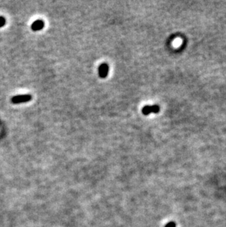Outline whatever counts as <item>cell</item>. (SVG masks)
Instances as JSON below:
<instances>
[{
  "label": "cell",
  "instance_id": "cell-1",
  "mask_svg": "<svg viewBox=\"0 0 226 227\" xmlns=\"http://www.w3.org/2000/svg\"><path fill=\"white\" fill-rule=\"evenodd\" d=\"M32 96L30 95H19L13 96L11 99V102L13 104H21L28 102L31 101Z\"/></svg>",
  "mask_w": 226,
  "mask_h": 227
},
{
  "label": "cell",
  "instance_id": "cell-2",
  "mask_svg": "<svg viewBox=\"0 0 226 227\" xmlns=\"http://www.w3.org/2000/svg\"><path fill=\"white\" fill-rule=\"evenodd\" d=\"M160 110L158 105H152V106H145L142 108V112L144 115H148L151 113H157Z\"/></svg>",
  "mask_w": 226,
  "mask_h": 227
},
{
  "label": "cell",
  "instance_id": "cell-3",
  "mask_svg": "<svg viewBox=\"0 0 226 227\" xmlns=\"http://www.w3.org/2000/svg\"><path fill=\"white\" fill-rule=\"evenodd\" d=\"M109 73V66L106 63H102L99 68V75L101 78H106Z\"/></svg>",
  "mask_w": 226,
  "mask_h": 227
},
{
  "label": "cell",
  "instance_id": "cell-4",
  "mask_svg": "<svg viewBox=\"0 0 226 227\" xmlns=\"http://www.w3.org/2000/svg\"><path fill=\"white\" fill-rule=\"evenodd\" d=\"M44 27V22L42 20H37L34 21L32 24L31 28L33 31H39V30H42Z\"/></svg>",
  "mask_w": 226,
  "mask_h": 227
},
{
  "label": "cell",
  "instance_id": "cell-5",
  "mask_svg": "<svg viewBox=\"0 0 226 227\" xmlns=\"http://www.w3.org/2000/svg\"><path fill=\"white\" fill-rule=\"evenodd\" d=\"M5 19L3 16H0V27H2L5 24Z\"/></svg>",
  "mask_w": 226,
  "mask_h": 227
},
{
  "label": "cell",
  "instance_id": "cell-6",
  "mask_svg": "<svg viewBox=\"0 0 226 227\" xmlns=\"http://www.w3.org/2000/svg\"><path fill=\"white\" fill-rule=\"evenodd\" d=\"M176 223H174V222H170V223H168V224H167L166 226H165V227H176Z\"/></svg>",
  "mask_w": 226,
  "mask_h": 227
}]
</instances>
